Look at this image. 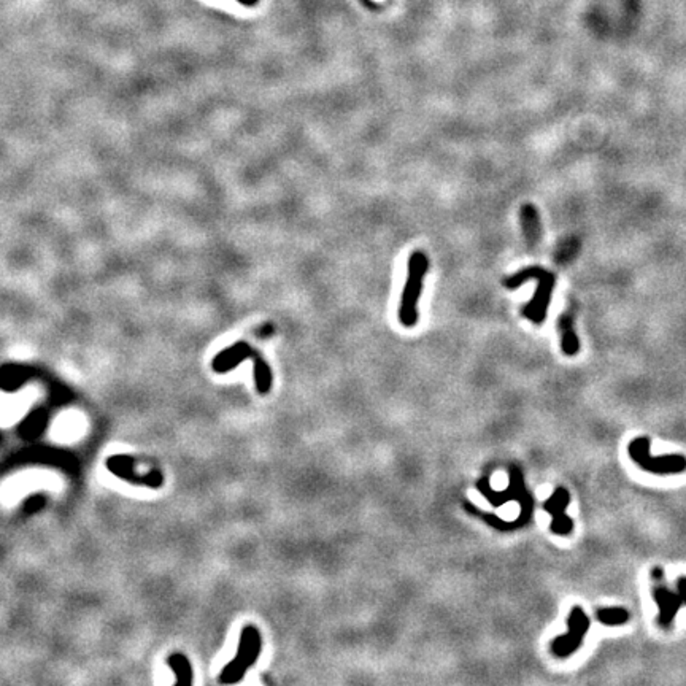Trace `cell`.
I'll use <instances>...</instances> for the list:
<instances>
[{
  "mask_svg": "<svg viewBox=\"0 0 686 686\" xmlns=\"http://www.w3.org/2000/svg\"><path fill=\"white\" fill-rule=\"evenodd\" d=\"M508 478H510V486L504 491H494L489 485V478L483 477L477 482V489L485 496V499L489 502L493 507H501L504 505L505 502L517 501L519 505H521V512H519V517L514 519L512 523H507L504 519H501L499 517H494V514L488 513L485 517L486 524H489L491 528H494L497 531H514L523 528V526L528 524L533 518L535 501L534 497L531 496V493L526 488L523 472L519 471V467L510 466V471H508Z\"/></svg>",
  "mask_w": 686,
  "mask_h": 686,
  "instance_id": "6da1fadb",
  "label": "cell"
},
{
  "mask_svg": "<svg viewBox=\"0 0 686 686\" xmlns=\"http://www.w3.org/2000/svg\"><path fill=\"white\" fill-rule=\"evenodd\" d=\"M531 280H535L537 282V289L533 299H531L523 308V314L531 323L542 324L547 318L554 284H556V277H554V273L545 270V268L540 266H529L526 268H521V270H518L517 273H513V275L507 277L504 280V286L508 289H517L523 283L531 282Z\"/></svg>",
  "mask_w": 686,
  "mask_h": 686,
  "instance_id": "7a4b0ae2",
  "label": "cell"
},
{
  "mask_svg": "<svg viewBox=\"0 0 686 686\" xmlns=\"http://www.w3.org/2000/svg\"><path fill=\"white\" fill-rule=\"evenodd\" d=\"M409 272L400 296L399 304V323L404 328H415L418 324V300L421 299L425 278L429 270V259L425 251L416 250L410 254Z\"/></svg>",
  "mask_w": 686,
  "mask_h": 686,
  "instance_id": "3957f363",
  "label": "cell"
},
{
  "mask_svg": "<svg viewBox=\"0 0 686 686\" xmlns=\"http://www.w3.org/2000/svg\"><path fill=\"white\" fill-rule=\"evenodd\" d=\"M262 651L261 632L254 626H245L240 632L238 650L234 660L222 669L220 673V683L232 685L240 682L245 677L248 669L254 666Z\"/></svg>",
  "mask_w": 686,
  "mask_h": 686,
  "instance_id": "277c9868",
  "label": "cell"
},
{
  "mask_svg": "<svg viewBox=\"0 0 686 686\" xmlns=\"http://www.w3.org/2000/svg\"><path fill=\"white\" fill-rule=\"evenodd\" d=\"M651 440L648 437H637L631 440L627 453L631 459L648 473L655 475H673L686 471V457L683 455H651Z\"/></svg>",
  "mask_w": 686,
  "mask_h": 686,
  "instance_id": "5b68a950",
  "label": "cell"
},
{
  "mask_svg": "<svg viewBox=\"0 0 686 686\" xmlns=\"http://www.w3.org/2000/svg\"><path fill=\"white\" fill-rule=\"evenodd\" d=\"M591 627L590 616L585 613L580 605L572 607L567 616V632L563 636H558L551 640L550 650L556 657H569L581 647L583 640H585L588 631Z\"/></svg>",
  "mask_w": 686,
  "mask_h": 686,
  "instance_id": "8992f818",
  "label": "cell"
},
{
  "mask_svg": "<svg viewBox=\"0 0 686 686\" xmlns=\"http://www.w3.org/2000/svg\"><path fill=\"white\" fill-rule=\"evenodd\" d=\"M655 580L653 586V599L657 605V625L662 629H671L673 620L682 607V597L678 593H673L671 588L666 586L664 583V570L656 567L651 574Z\"/></svg>",
  "mask_w": 686,
  "mask_h": 686,
  "instance_id": "52a82bcc",
  "label": "cell"
},
{
  "mask_svg": "<svg viewBox=\"0 0 686 686\" xmlns=\"http://www.w3.org/2000/svg\"><path fill=\"white\" fill-rule=\"evenodd\" d=\"M570 504V493L563 486L553 491V494L543 502V510L551 514L550 529L553 534L567 537L574 533V519H572L565 510Z\"/></svg>",
  "mask_w": 686,
  "mask_h": 686,
  "instance_id": "ba28073f",
  "label": "cell"
},
{
  "mask_svg": "<svg viewBox=\"0 0 686 686\" xmlns=\"http://www.w3.org/2000/svg\"><path fill=\"white\" fill-rule=\"evenodd\" d=\"M519 222H521L526 245L531 251H535L542 242V222L539 210L533 204H524L519 208Z\"/></svg>",
  "mask_w": 686,
  "mask_h": 686,
  "instance_id": "9c48e42d",
  "label": "cell"
},
{
  "mask_svg": "<svg viewBox=\"0 0 686 686\" xmlns=\"http://www.w3.org/2000/svg\"><path fill=\"white\" fill-rule=\"evenodd\" d=\"M116 461L118 462H123V466H118V464H112V462H108V466H110L112 471L116 473V475H119L121 478L124 480H129V482H132L135 485H145V486H151V488H161L162 486V482H164V477H162V473L159 472V471H153L148 473V475L145 477H142V475H135V472H134V468H132V464L135 462L134 457H125V456H118L116 457Z\"/></svg>",
  "mask_w": 686,
  "mask_h": 686,
  "instance_id": "30bf717a",
  "label": "cell"
},
{
  "mask_svg": "<svg viewBox=\"0 0 686 686\" xmlns=\"http://www.w3.org/2000/svg\"><path fill=\"white\" fill-rule=\"evenodd\" d=\"M577 307H569L558 319V330L561 334V350L567 356H575L580 351V340L575 330Z\"/></svg>",
  "mask_w": 686,
  "mask_h": 686,
  "instance_id": "8fae6325",
  "label": "cell"
},
{
  "mask_svg": "<svg viewBox=\"0 0 686 686\" xmlns=\"http://www.w3.org/2000/svg\"><path fill=\"white\" fill-rule=\"evenodd\" d=\"M250 359L254 364V385H256V391L259 392L261 396H266V394L270 392V390H272V381H273V375H272L270 365L267 364L266 359L261 356V353L257 351V350H253Z\"/></svg>",
  "mask_w": 686,
  "mask_h": 686,
  "instance_id": "7c38bea8",
  "label": "cell"
},
{
  "mask_svg": "<svg viewBox=\"0 0 686 686\" xmlns=\"http://www.w3.org/2000/svg\"><path fill=\"white\" fill-rule=\"evenodd\" d=\"M167 666L175 673L176 686H190L194 682L192 666L185 655L175 653L167 657Z\"/></svg>",
  "mask_w": 686,
  "mask_h": 686,
  "instance_id": "4fadbf2b",
  "label": "cell"
},
{
  "mask_svg": "<svg viewBox=\"0 0 686 686\" xmlns=\"http://www.w3.org/2000/svg\"><path fill=\"white\" fill-rule=\"evenodd\" d=\"M629 611L623 607H600L596 610V618L602 626H623L629 621Z\"/></svg>",
  "mask_w": 686,
  "mask_h": 686,
  "instance_id": "5bb4252c",
  "label": "cell"
},
{
  "mask_svg": "<svg viewBox=\"0 0 686 686\" xmlns=\"http://www.w3.org/2000/svg\"><path fill=\"white\" fill-rule=\"evenodd\" d=\"M677 591L678 596L682 597V602L686 604V577H680L677 580Z\"/></svg>",
  "mask_w": 686,
  "mask_h": 686,
  "instance_id": "9a60e30c",
  "label": "cell"
},
{
  "mask_svg": "<svg viewBox=\"0 0 686 686\" xmlns=\"http://www.w3.org/2000/svg\"><path fill=\"white\" fill-rule=\"evenodd\" d=\"M238 3H242L243 7H256L259 3V0H237Z\"/></svg>",
  "mask_w": 686,
  "mask_h": 686,
  "instance_id": "2e32d148",
  "label": "cell"
}]
</instances>
